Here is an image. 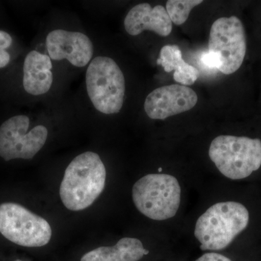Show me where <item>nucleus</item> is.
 Returning a JSON list of instances; mask_svg holds the SVG:
<instances>
[{"instance_id":"12","label":"nucleus","mask_w":261,"mask_h":261,"mask_svg":"<svg viewBox=\"0 0 261 261\" xmlns=\"http://www.w3.org/2000/svg\"><path fill=\"white\" fill-rule=\"evenodd\" d=\"M53 64L49 56L32 51L25 57L23 84L25 92L42 95L50 89L53 82Z\"/></svg>"},{"instance_id":"11","label":"nucleus","mask_w":261,"mask_h":261,"mask_svg":"<svg viewBox=\"0 0 261 261\" xmlns=\"http://www.w3.org/2000/svg\"><path fill=\"white\" fill-rule=\"evenodd\" d=\"M126 32L137 36L149 30L161 37H167L172 32V21L162 5L154 8L149 3H141L130 10L124 20Z\"/></svg>"},{"instance_id":"13","label":"nucleus","mask_w":261,"mask_h":261,"mask_svg":"<svg viewBox=\"0 0 261 261\" xmlns=\"http://www.w3.org/2000/svg\"><path fill=\"white\" fill-rule=\"evenodd\" d=\"M148 253L138 239L124 238L115 246L99 247L87 252L81 261H139Z\"/></svg>"},{"instance_id":"7","label":"nucleus","mask_w":261,"mask_h":261,"mask_svg":"<svg viewBox=\"0 0 261 261\" xmlns=\"http://www.w3.org/2000/svg\"><path fill=\"white\" fill-rule=\"evenodd\" d=\"M0 233L12 243L27 247L44 246L51 238V226L45 219L13 202L0 205Z\"/></svg>"},{"instance_id":"9","label":"nucleus","mask_w":261,"mask_h":261,"mask_svg":"<svg viewBox=\"0 0 261 261\" xmlns=\"http://www.w3.org/2000/svg\"><path fill=\"white\" fill-rule=\"evenodd\" d=\"M198 97L186 86L171 84L152 91L146 98L145 111L151 119L164 120L192 109Z\"/></svg>"},{"instance_id":"15","label":"nucleus","mask_w":261,"mask_h":261,"mask_svg":"<svg viewBox=\"0 0 261 261\" xmlns=\"http://www.w3.org/2000/svg\"><path fill=\"white\" fill-rule=\"evenodd\" d=\"M201 3L202 0H169L166 9L172 23L181 25L187 21L192 10Z\"/></svg>"},{"instance_id":"5","label":"nucleus","mask_w":261,"mask_h":261,"mask_svg":"<svg viewBox=\"0 0 261 261\" xmlns=\"http://www.w3.org/2000/svg\"><path fill=\"white\" fill-rule=\"evenodd\" d=\"M87 93L94 107L104 114L121 111L126 84L123 72L108 57L99 56L89 64L86 73Z\"/></svg>"},{"instance_id":"6","label":"nucleus","mask_w":261,"mask_h":261,"mask_svg":"<svg viewBox=\"0 0 261 261\" xmlns=\"http://www.w3.org/2000/svg\"><path fill=\"white\" fill-rule=\"evenodd\" d=\"M247 51L243 23L237 16L221 18L211 27L208 53L217 63V69L232 74L243 65Z\"/></svg>"},{"instance_id":"2","label":"nucleus","mask_w":261,"mask_h":261,"mask_svg":"<svg viewBox=\"0 0 261 261\" xmlns=\"http://www.w3.org/2000/svg\"><path fill=\"white\" fill-rule=\"evenodd\" d=\"M249 211L238 202H221L211 206L196 222L195 236L202 250H221L247 228Z\"/></svg>"},{"instance_id":"19","label":"nucleus","mask_w":261,"mask_h":261,"mask_svg":"<svg viewBox=\"0 0 261 261\" xmlns=\"http://www.w3.org/2000/svg\"><path fill=\"white\" fill-rule=\"evenodd\" d=\"M10 56L6 50L0 49V68H4L9 63Z\"/></svg>"},{"instance_id":"18","label":"nucleus","mask_w":261,"mask_h":261,"mask_svg":"<svg viewBox=\"0 0 261 261\" xmlns=\"http://www.w3.org/2000/svg\"><path fill=\"white\" fill-rule=\"evenodd\" d=\"M201 61H202L204 65H205L208 68H217V63H216V60L214 59V57L211 56L208 51L202 55Z\"/></svg>"},{"instance_id":"1","label":"nucleus","mask_w":261,"mask_h":261,"mask_svg":"<svg viewBox=\"0 0 261 261\" xmlns=\"http://www.w3.org/2000/svg\"><path fill=\"white\" fill-rule=\"evenodd\" d=\"M106 180V167L99 154H79L65 169L60 187L62 202L70 211L87 208L102 193Z\"/></svg>"},{"instance_id":"10","label":"nucleus","mask_w":261,"mask_h":261,"mask_svg":"<svg viewBox=\"0 0 261 261\" xmlns=\"http://www.w3.org/2000/svg\"><path fill=\"white\" fill-rule=\"evenodd\" d=\"M46 44L51 60L66 59L75 67L86 66L93 56L92 41L81 32L53 31L48 34Z\"/></svg>"},{"instance_id":"3","label":"nucleus","mask_w":261,"mask_h":261,"mask_svg":"<svg viewBox=\"0 0 261 261\" xmlns=\"http://www.w3.org/2000/svg\"><path fill=\"white\" fill-rule=\"evenodd\" d=\"M137 210L149 219L164 221L176 216L181 202L177 178L164 173H151L141 178L132 188Z\"/></svg>"},{"instance_id":"8","label":"nucleus","mask_w":261,"mask_h":261,"mask_svg":"<svg viewBox=\"0 0 261 261\" xmlns=\"http://www.w3.org/2000/svg\"><path fill=\"white\" fill-rule=\"evenodd\" d=\"M29 123V117L20 115L0 126V157L5 161L32 159L46 143L47 128L39 125L27 133Z\"/></svg>"},{"instance_id":"4","label":"nucleus","mask_w":261,"mask_h":261,"mask_svg":"<svg viewBox=\"0 0 261 261\" xmlns=\"http://www.w3.org/2000/svg\"><path fill=\"white\" fill-rule=\"evenodd\" d=\"M209 157L220 172L232 180L250 176L261 166V140L221 135L212 141Z\"/></svg>"},{"instance_id":"14","label":"nucleus","mask_w":261,"mask_h":261,"mask_svg":"<svg viewBox=\"0 0 261 261\" xmlns=\"http://www.w3.org/2000/svg\"><path fill=\"white\" fill-rule=\"evenodd\" d=\"M158 64L161 65L167 73L174 70L173 79L184 86L192 85L198 79V70L182 58L181 49L177 45H166L161 49Z\"/></svg>"},{"instance_id":"17","label":"nucleus","mask_w":261,"mask_h":261,"mask_svg":"<svg viewBox=\"0 0 261 261\" xmlns=\"http://www.w3.org/2000/svg\"><path fill=\"white\" fill-rule=\"evenodd\" d=\"M12 42L13 40L9 34L3 31H0V49L5 50L7 48L10 47Z\"/></svg>"},{"instance_id":"16","label":"nucleus","mask_w":261,"mask_h":261,"mask_svg":"<svg viewBox=\"0 0 261 261\" xmlns=\"http://www.w3.org/2000/svg\"><path fill=\"white\" fill-rule=\"evenodd\" d=\"M195 261H232L230 260L228 257L221 255V254L216 253V252H208V253L204 254L202 256L197 258Z\"/></svg>"}]
</instances>
